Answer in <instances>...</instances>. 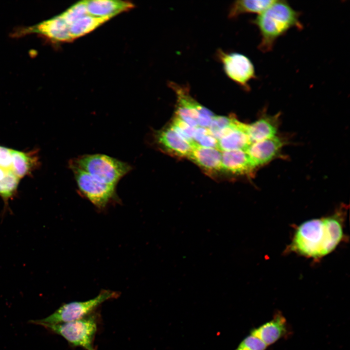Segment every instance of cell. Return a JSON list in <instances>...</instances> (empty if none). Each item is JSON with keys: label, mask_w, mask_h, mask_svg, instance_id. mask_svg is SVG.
Wrapping results in <instances>:
<instances>
[{"label": "cell", "mask_w": 350, "mask_h": 350, "mask_svg": "<svg viewBox=\"0 0 350 350\" xmlns=\"http://www.w3.org/2000/svg\"><path fill=\"white\" fill-rule=\"evenodd\" d=\"M19 178L11 170L6 173L5 176L0 180V197L2 199L4 205L1 214L4 216L7 211L11 213L8 202L16 194Z\"/></svg>", "instance_id": "ffe728a7"}, {"label": "cell", "mask_w": 350, "mask_h": 350, "mask_svg": "<svg viewBox=\"0 0 350 350\" xmlns=\"http://www.w3.org/2000/svg\"><path fill=\"white\" fill-rule=\"evenodd\" d=\"M120 293L109 290H102L95 298L84 301H72L64 303L48 316L41 319L31 320L29 323L56 324L72 321L83 318L94 312L103 302L114 299Z\"/></svg>", "instance_id": "5b68a950"}, {"label": "cell", "mask_w": 350, "mask_h": 350, "mask_svg": "<svg viewBox=\"0 0 350 350\" xmlns=\"http://www.w3.org/2000/svg\"><path fill=\"white\" fill-rule=\"evenodd\" d=\"M196 143L205 147L218 149V140L211 135L210 132L208 134L203 136Z\"/></svg>", "instance_id": "cb8c5ba5"}, {"label": "cell", "mask_w": 350, "mask_h": 350, "mask_svg": "<svg viewBox=\"0 0 350 350\" xmlns=\"http://www.w3.org/2000/svg\"><path fill=\"white\" fill-rule=\"evenodd\" d=\"M155 140L164 149L176 155L189 157L194 143L181 137L171 126L155 133Z\"/></svg>", "instance_id": "30bf717a"}, {"label": "cell", "mask_w": 350, "mask_h": 350, "mask_svg": "<svg viewBox=\"0 0 350 350\" xmlns=\"http://www.w3.org/2000/svg\"><path fill=\"white\" fill-rule=\"evenodd\" d=\"M274 0H237L230 6L228 17L234 18L245 13L259 15L274 2Z\"/></svg>", "instance_id": "d6986e66"}, {"label": "cell", "mask_w": 350, "mask_h": 350, "mask_svg": "<svg viewBox=\"0 0 350 350\" xmlns=\"http://www.w3.org/2000/svg\"><path fill=\"white\" fill-rule=\"evenodd\" d=\"M284 142L275 136L259 141L252 142L245 150L249 158L256 168L268 163L277 156Z\"/></svg>", "instance_id": "9c48e42d"}, {"label": "cell", "mask_w": 350, "mask_h": 350, "mask_svg": "<svg viewBox=\"0 0 350 350\" xmlns=\"http://www.w3.org/2000/svg\"><path fill=\"white\" fill-rule=\"evenodd\" d=\"M0 167L10 170L11 168V149L0 145Z\"/></svg>", "instance_id": "603a6c76"}, {"label": "cell", "mask_w": 350, "mask_h": 350, "mask_svg": "<svg viewBox=\"0 0 350 350\" xmlns=\"http://www.w3.org/2000/svg\"><path fill=\"white\" fill-rule=\"evenodd\" d=\"M267 346L259 337L250 333L241 341L235 350H265Z\"/></svg>", "instance_id": "7402d4cb"}, {"label": "cell", "mask_w": 350, "mask_h": 350, "mask_svg": "<svg viewBox=\"0 0 350 350\" xmlns=\"http://www.w3.org/2000/svg\"><path fill=\"white\" fill-rule=\"evenodd\" d=\"M108 20L93 17L88 13L78 18L69 26L72 40L93 31Z\"/></svg>", "instance_id": "ac0fdd59"}, {"label": "cell", "mask_w": 350, "mask_h": 350, "mask_svg": "<svg viewBox=\"0 0 350 350\" xmlns=\"http://www.w3.org/2000/svg\"><path fill=\"white\" fill-rule=\"evenodd\" d=\"M222 169L233 174L249 175L255 169L245 151L242 150L222 153Z\"/></svg>", "instance_id": "4fadbf2b"}, {"label": "cell", "mask_w": 350, "mask_h": 350, "mask_svg": "<svg viewBox=\"0 0 350 350\" xmlns=\"http://www.w3.org/2000/svg\"><path fill=\"white\" fill-rule=\"evenodd\" d=\"M279 116L264 115L250 124H247V133L252 142L275 136L278 129Z\"/></svg>", "instance_id": "2e32d148"}, {"label": "cell", "mask_w": 350, "mask_h": 350, "mask_svg": "<svg viewBox=\"0 0 350 350\" xmlns=\"http://www.w3.org/2000/svg\"><path fill=\"white\" fill-rule=\"evenodd\" d=\"M11 170L19 178L30 174L38 164L35 152H24L11 149Z\"/></svg>", "instance_id": "e0dca14e"}, {"label": "cell", "mask_w": 350, "mask_h": 350, "mask_svg": "<svg viewBox=\"0 0 350 350\" xmlns=\"http://www.w3.org/2000/svg\"><path fill=\"white\" fill-rule=\"evenodd\" d=\"M169 86L175 92L177 104L175 116L191 126L196 127L200 113L214 115L210 110L199 104L191 95L189 88L186 86L171 82Z\"/></svg>", "instance_id": "ba28073f"}, {"label": "cell", "mask_w": 350, "mask_h": 350, "mask_svg": "<svg viewBox=\"0 0 350 350\" xmlns=\"http://www.w3.org/2000/svg\"><path fill=\"white\" fill-rule=\"evenodd\" d=\"M8 171L9 170H6L0 167V180L5 176Z\"/></svg>", "instance_id": "d4e9b609"}, {"label": "cell", "mask_w": 350, "mask_h": 350, "mask_svg": "<svg viewBox=\"0 0 350 350\" xmlns=\"http://www.w3.org/2000/svg\"><path fill=\"white\" fill-rule=\"evenodd\" d=\"M300 16V13L285 0H274L258 15L252 22L261 35L258 46L260 51L263 52L272 51L276 40L291 29H302Z\"/></svg>", "instance_id": "7a4b0ae2"}, {"label": "cell", "mask_w": 350, "mask_h": 350, "mask_svg": "<svg viewBox=\"0 0 350 350\" xmlns=\"http://www.w3.org/2000/svg\"><path fill=\"white\" fill-rule=\"evenodd\" d=\"M98 315L94 312L83 318L66 323L40 325L50 332L63 337L72 347L96 350L94 341L98 330Z\"/></svg>", "instance_id": "277c9868"}, {"label": "cell", "mask_w": 350, "mask_h": 350, "mask_svg": "<svg viewBox=\"0 0 350 350\" xmlns=\"http://www.w3.org/2000/svg\"><path fill=\"white\" fill-rule=\"evenodd\" d=\"M171 126L185 140L192 144L194 143L193 136L196 127L190 125L176 116Z\"/></svg>", "instance_id": "44dd1931"}, {"label": "cell", "mask_w": 350, "mask_h": 350, "mask_svg": "<svg viewBox=\"0 0 350 350\" xmlns=\"http://www.w3.org/2000/svg\"><path fill=\"white\" fill-rule=\"evenodd\" d=\"M78 192L98 210H104L109 204L120 201L116 186L103 182L78 168L70 167Z\"/></svg>", "instance_id": "8992f818"}, {"label": "cell", "mask_w": 350, "mask_h": 350, "mask_svg": "<svg viewBox=\"0 0 350 350\" xmlns=\"http://www.w3.org/2000/svg\"><path fill=\"white\" fill-rule=\"evenodd\" d=\"M222 153L217 149L201 146L194 143L189 158L199 166L209 171L222 169Z\"/></svg>", "instance_id": "5bb4252c"}, {"label": "cell", "mask_w": 350, "mask_h": 350, "mask_svg": "<svg viewBox=\"0 0 350 350\" xmlns=\"http://www.w3.org/2000/svg\"><path fill=\"white\" fill-rule=\"evenodd\" d=\"M346 206H341L333 214L312 219L297 226L288 252L319 261L332 252L345 237L344 225Z\"/></svg>", "instance_id": "6da1fadb"}, {"label": "cell", "mask_w": 350, "mask_h": 350, "mask_svg": "<svg viewBox=\"0 0 350 350\" xmlns=\"http://www.w3.org/2000/svg\"><path fill=\"white\" fill-rule=\"evenodd\" d=\"M218 56L227 75L246 90L250 88V81L256 78L254 66L246 56L238 52L218 51Z\"/></svg>", "instance_id": "52a82bcc"}, {"label": "cell", "mask_w": 350, "mask_h": 350, "mask_svg": "<svg viewBox=\"0 0 350 350\" xmlns=\"http://www.w3.org/2000/svg\"><path fill=\"white\" fill-rule=\"evenodd\" d=\"M88 13L96 18L110 19L117 15L134 7L128 1L110 0H85Z\"/></svg>", "instance_id": "8fae6325"}, {"label": "cell", "mask_w": 350, "mask_h": 350, "mask_svg": "<svg viewBox=\"0 0 350 350\" xmlns=\"http://www.w3.org/2000/svg\"><path fill=\"white\" fill-rule=\"evenodd\" d=\"M287 331L286 319L279 312L275 315L272 320L253 329L250 333L257 336L269 346L283 337Z\"/></svg>", "instance_id": "7c38bea8"}, {"label": "cell", "mask_w": 350, "mask_h": 350, "mask_svg": "<svg viewBox=\"0 0 350 350\" xmlns=\"http://www.w3.org/2000/svg\"><path fill=\"white\" fill-rule=\"evenodd\" d=\"M69 166L82 170L103 182L116 186L133 169L127 162L101 154L78 156L70 160Z\"/></svg>", "instance_id": "3957f363"}, {"label": "cell", "mask_w": 350, "mask_h": 350, "mask_svg": "<svg viewBox=\"0 0 350 350\" xmlns=\"http://www.w3.org/2000/svg\"><path fill=\"white\" fill-rule=\"evenodd\" d=\"M218 149L221 151H245L251 143L247 133V124L238 121L229 132L218 140Z\"/></svg>", "instance_id": "9a60e30c"}]
</instances>
